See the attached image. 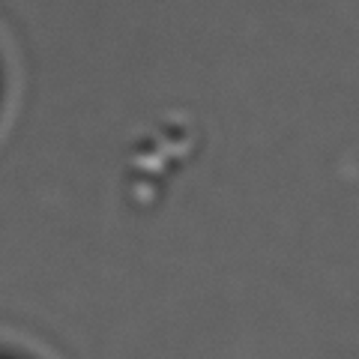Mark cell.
Here are the masks:
<instances>
[]
</instances>
